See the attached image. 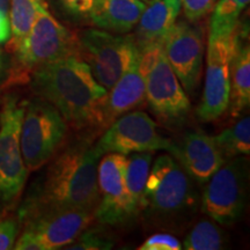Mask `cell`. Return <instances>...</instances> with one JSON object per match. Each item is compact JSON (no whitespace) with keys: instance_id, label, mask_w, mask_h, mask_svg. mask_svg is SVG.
<instances>
[{"instance_id":"obj_1","label":"cell","mask_w":250,"mask_h":250,"mask_svg":"<svg viewBox=\"0 0 250 250\" xmlns=\"http://www.w3.org/2000/svg\"><path fill=\"white\" fill-rule=\"evenodd\" d=\"M31 89L54 105L74 130L103 127L108 90L94 79L78 55L34 68Z\"/></svg>"},{"instance_id":"obj_2","label":"cell","mask_w":250,"mask_h":250,"mask_svg":"<svg viewBox=\"0 0 250 250\" xmlns=\"http://www.w3.org/2000/svg\"><path fill=\"white\" fill-rule=\"evenodd\" d=\"M101 155L88 143L71 146L49 166L24 212L33 215L51 211H94L99 205L98 164Z\"/></svg>"},{"instance_id":"obj_3","label":"cell","mask_w":250,"mask_h":250,"mask_svg":"<svg viewBox=\"0 0 250 250\" xmlns=\"http://www.w3.org/2000/svg\"><path fill=\"white\" fill-rule=\"evenodd\" d=\"M140 65L145 74L146 102L158 120L167 124L187 120L191 104L166 58L162 44L142 50Z\"/></svg>"},{"instance_id":"obj_4","label":"cell","mask_w":250,"mask_h":250,"mask_svg":"<svg viewBox=\"0 0 250 250\" xmlns=\"http://www.w3.org/2000/svg\"><path fill=\"white\" fill-rule=\"evenodd\" d=\"M239 24L208 34L205 85L197 116L204 122L220 118L228 110L230 92V62L241 44Z\"/></svg>"},{"instance_id":"obj_5","label":"cell","mask_w":250,"mask_h":250,"mask_svg":"<svg viewBox=\"0 0 250 250\" xmlns=\"http://www.w3.org/2000/svg\"><path fill=\"white\" fill-rule=\"evenodd\" d=\"M196 192L191 177L169 154L156 158L149 169L140 210L159 217H173L192 210Z\"/></svg>"},{"instance_id":"obj_6","label":"cell","mask_w":250,"mask_h":250,"mask_svg":"<svg viewBox=\"0 0 250 250\" xmlns=\"http://www.w3.org/2000/svg\"><path fill=\"white\" fill-rule=\"evenodd\" d=\"M68 125L54 105L43 99L26 103L20 144L28 171H35L54 158L67 136Z\"/></svg>"},{"instance_id":"obj_7","label":"cell","mask_w":250,"mask_h":250,"mask_svg":"<svg viewBox=\"0 0 250 250\" xmlns=\"http://www.w3.org/2000/svg\"><path fill=\"white\" fill-rule=\"evenodd\" d=\"M79 57L103 88L109 90L139 55L132 36L112 34L92 28L78 35Z\"/></svg>"},{"instance_id":"obj_8","label":"cell","mask_w":250,"mask_h":250,"mask_svg":"<svg viewBox=\"0 0 250 250\" xmlns=\"http://www.w3.org/2000/svg\"><path fill=\"white\" fill-rule=\"evenodd\" d=\"M14 51L24 67L34 70L67 56H79V37L50 13L45 1L39 7L33 26Z\"/></svg>"},{"instance_id":"obj_9","label":"cell","mask_w":250,"mask_h":250,"mask_svg":"<svg viewBox=\"0 0 250 250\" xmlns=\"http://www.w3.org/2000/svg\"><path fill=\"white\" fill-rule=\"evenodd\" d=\"M26 103L15 96H7L0 112V201L5 204L19 198L29 173L20 144Z\"/></svg>"},{"instance_id":"obj_10","label":"cell","mask_w":250,"mask_h":250,"mask_svg":"<svg viewBox=\"0 0 250 250\" xmlns=\"http://www.w3.org/2000/svg\"><path fill=\"white\" fill-rule=\"evenodd\" d=\"M95 220V212L62 210L29 218L23 233L15 240V250H55L65 248L77 240Z\"/></svg>"},{"instance_id":"obj_11","label":"cell","mask_w":250,"mask_h":250,"mask_svg":"<svg viewBox=\"0 0 250 250\" xmlns=\"http://www.w3.org/2000/svg\"><path fill=\"white\" fill-rule=\"evenodd\" d=\"M247 161L237 156L221 166L211 179L202 197V211L220 225H232L239 220L246 206Z\"/></svg>"},{"instance_id":"obj_12","label":"cell","mask_w":250,"mask_h":250,"mask_svg":"<svg viewBox=\"0 0 250 250\" xmlns=\"http://www.w3.org/2000/svg\"><path fill=\"white\" fill-rule=\"evenodd\" d=\"M174 143L162 136L158 125L146 112L130 111L115 120L94 145L100 155L108 153L129 155L132 153L168 151Z\"/></svg>"},{"instance_id":"obj_13","label":"cell","mask_w":250,"mask_h":250,"mask_svg":"<svg viewBox=\"0 0 250 250\" xmlns=\"http://www.w3.org/2000/svg\"><path fill=\"white\" fill-rule=\"evenodd\" d=\"M164 51L187 93H193L201 81L204 37L199 27L189 21L176 22L162 43Z\"/></svg>"},{"instance_id":"obj_14","label":"cell","mask_w":250,"mask_h":250,"mask_svg":"<svg viewBox=\"0 0 250 250\" xmlns=\"http://www.w3.org/2000/svg\"><path fill=\"white\" fill-rule=\"evenodd\" d=\"M126 165L127 156L118 153H108L99 164L100 201L95 210V219L100 223L116 225L131 217L125 186Z\"/></svg>"},{"instance_id":"obj_15","label":"cell","mask_w":250,"mask_h":250,"mask_svg":"<svg viewBox=\"0 0 250 250\" xmlns=\"http://www.w3.org/2000/svg\"><path fill=\"white\" fill-rule=\"evenodd\" d=\"M192 180L206 183L226 159L212 136L203 131L187 133L169 152Z\"/></svg>"},{"instance_id":"obj_16","label":"cell","mask_w":250,"mask_h":250,"mask_svg":"<svg viewBox=\"0 0 250 250\" xmlns=\"http://www.w3.org/2000/svg\"><path fill=\"white\" fill-rule=\"evenodd\" d=\"M145 102V74L140 65L139 52L116 83L108 90L103 127H107L122 115L142 107Z\"/></svg>"},{"instance_id":"obj_17","label":"cell","mask_w":250,"mask_h":250,"mask_svg":"<svg viewBox=\"0 0 250 250\" xmlns=\"http://www.w3.org/2000/svg\"><path fill=\"white\" fill-rule=\"evenodd\" d=\"M181 13L180 0H149L140 15L132 39L138 49L162 44L168 33L177 22Z\"/></svg>"},{"instance_id":"obj_18","label":"cell","mask_w":250,"mask_h":250,"mask_svg":"<svg viewBox=\"0 0 250 250\" xmlns=\"http://www.w3.org/2000/svg\"><path fill=\"white\" fill-rule=\"evenodd\" d=\"M145 7L143 0H95L88 21L99 29L124 35L136 27Z\"/></svg>"},{"instance_id":"obj_19","label":"cell","mask_w":250,"mask_h":250,"mask_svg":"<svg viewBox=\"0 0 250 250\" xmlns=\"http://www.w3.org/2000/svg\"><path fill=\"white\" fill-rule=\"evenodd\" d=\"M250 103V49L240 44L230 62V116L239 117Z\"/></svg>"},{"instance_id":"obj_20","label":"cell","mask_w":250,"mask_h":250,"mask_svg":"<svg viewBox=\"0 0 250 250\" xmlns=\"http://www.w3.org/2000/svg\"><path fill=\"white\" fill-rule=\"evenodd\" d=\"M129 155L125 173V186L129 213L130 215H134L140 210V202L151 169L153 154L152 152H143L132 153Z\"/></svg>"},{"instance_id":"obj_21","label":"cell","mask_w":250,"mask_h":250,"mask_svg":"<svg viewBox=\"0 0 250 250\" xmlns=\"http://www.w3.org/2000/svg\"><path fill=\"white\" fill-rule=\"evenodd\" d=\"M225 159H233L237 156L250 154V117L245 116L236 123L226 127L218 136H214Z\"/></svg>"},{"instance_id":"obj_22","label":"cell","mask_w":250,"mask_h":250,"mask_svg":"<svg viewBox=\"0 0 250 250\" xmlns=\"http://www.w3.org/2000/svg\"><path fill=\"white\" fill-rule=\"evenodd\" d=\"M45 0H9V23L13 49L33 26L37 11Z\"/></svg>"},{"instance_id":"obj_23","label":"cell","mask_w":250,"mask_h":250,"mask_svg":"<svg viewBox=\"0 0 250 250\" xmlns=\"http://www.w3.org/2000/svg\"><path fill=\"white\" fill-rule=\"evenodd\" d=\"M224 245L223 230L210 220H202L187 234L182 248L187 250H218L223 249Z\"/></svg>"},{"instance_id":"obj_24","label":"cell","mask_w":250,"mask_h":250,"mask_svg":"<svg viewBox=\"0 0 250 250\" xmlns=\"http://www.w3.org/2000/svg\"><path fill=\"white\" fill-rule=\"evenodd\" d=\"M250 0H218L212 9L210 30L229 29L239 24V18Z\"/></svg>"},{"instance_id":"obj_25","label":"cell","mask_w":250,"mask_h":250,"mask_svg":"<svg viewBox=\"0 0 250 250\" xmlns=\"http://www.w3.org/2000/svg\"><path fill=\"white\" fill-rule=\"evenodd\" d=\"M181 9L189 22H197L210 14L217 0H180Z\"/></svg>"},{"instance_id":"obj_26","label":"cell","mask_w":250,"mask_h":250,"mask_svg":"<svg viewBox=\"0 0 250 250\" xmlns=\"http://www.w3.org/2000/svg\"><path fill=\"white\" fill-rule=\"evenodd\" d=\"M112 242L108 239L99 235L95 232H87L83 230L74 242H72L67 249H79V250H96V249H111Z\"/></svg>"},{"instance_id":"obj_27","label":"cell","mask_w":250,"mask_h":250,"mask_svg":"<svg viewBox=\"0 0 250 250\" xmlns=\"http://www.w3.org/2000/svg\"><path fill=\"white\" fill-rule=\"evenodd\" d=\"M139 250H180L182 243L174 235L168 233H158L149 236L138 248Z\"/></svg>"},{"instance_id":"obj_28","label":"cell","mask_w":250,"mask_h":250,"mask_svg":"<svg viewBox=\"0 0 250 250\" xmlns=\"http://www.w3.org/2000/svg\"><path fill=\"white\" fill-rule=\"evenodd\" d=\"M59 7L74 19L88 20L95 0H57Z\"/></svg>"},{"instance_id":"obj_29","label":"cell","mask_w":250,"mask_h":250,"mask_svg":"<svg viewBox=\"0 0 250 250\" xmlns=\"http://www.w3.org/2000/svg\"><path fill=\"white\" fill-rule=\"evenodd\" d=\"M19 233L18 225L11 219H0V250L13 248Z\"/></svg>"},{"instance_id":"obj_30","label":"cell","mask_w":250,"mask_h":250,"mask_svg":"<svg viewBox=\"0 0 250 250\" xmlns=\"http://www.w3.org/2000/svg\"><path fill=\"white\" fill-rule=\"evenodd\" d=\"M11 39V23L8 14L0 11V43H5Z\"/></svg>"},{"instance_id":"obj_31","label":"cell","mask_w":250,"mask_h":250,"mask_svg":"<svg viewBox=\"0 0 250 250\" xmlns=\"http://www.w3.org/2000/svg\"><path fill=\"white\" fill-rule=\"evenodd\" d=\"M6 71H7V67H6V61L4 55H2L1 50H0V83L4 80L6 76Z\"/></svg>"},{"instance_id":"obj_32","label":"cell","mask_w":250,"mask_h":250,"mask_svg":"<svg viewBox=\"0 0 250 250\" xmlns=\"http://www.w3.org/2000/svg\"><path fill=\"white\" fill-rule=\"evenodd\" d=\"M0 11L5 14H9V0H0Z\"/></svg>"},{"instance_id":"obj_33","label":"cell","mask_w":250,"mask_h":250,"mask_svg":"<svg viewBox=\"0 0 250 250\" xmlns=\"http://www.w3.org/2000/svg\"><path fill=\"white\" fill-rule=\"evenodd\" d=\"M143 1H146V0H143Z\"/></svg>"}]
</instances>
